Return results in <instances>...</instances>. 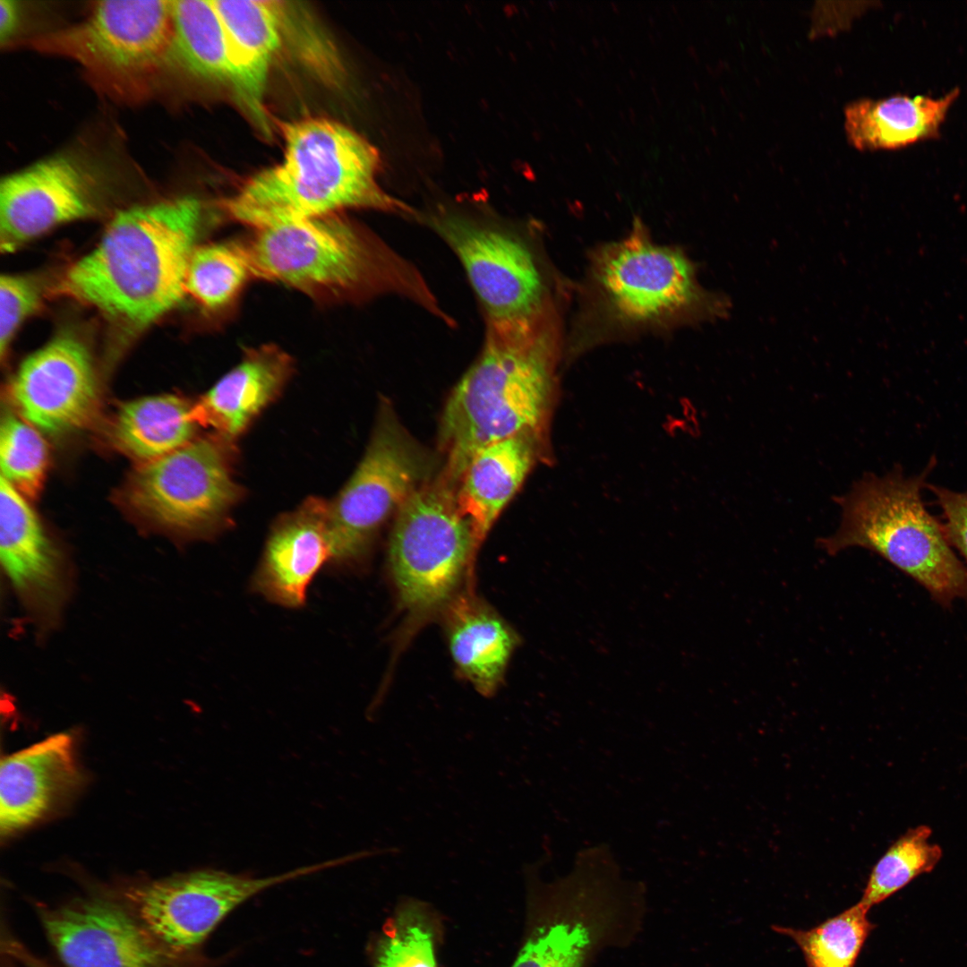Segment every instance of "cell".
<instances>
[{
	"label": "cell",
	"instance_id": "cell-3",
	"mask_svg": "<svg viewBox=\"0 0 967 967\" xmlns=\"http://www.w3.org/2000/svg\"><path fill=\"white\" fill-rule=\"evenodd\" d=\"M280 128L281 162L252 175L223 201L234 220L259 229L347 209L407 210L381 188L378 151L351 128L323 117Z\"/></svg>",
	"mask_w": 967,
	"mask_h": 967
},
{
	"label": "cell",
	"instance_id": "cell-20",
	"mask_svg": "<svg viewBox=\"0 0 967 967\" xmlns=\"http://www.w3.org/2000/svg\"><path fill=\"white\" fill-rule=\"evenodd\" d=\"M224 30L233 72L231 92L259 130L270 134L264 95L283 39L275 1L212 0Z\"/></svg>",
	"mask_w": 967,
	"mask_h": 967
},
{
	"label": "cell",
	"instance_id": "cell-14",
	"mask_svg": "<svg viewBox=\"0 0 967 967\" xmlns=\"http://www.w3.org/2000/svg\"><path fill=\"white\" fill-rule=\"evenodd\" d=\"M461 261L487 322L543 314V285L533 255L516 237L457 215L432 221Z\"/></svg>",
	"mask_w": 967,
	"mask_h": 967
},
{
	"label": "cell",
	"instance_id": "cell-13",
	"mask_svg": "<svg viewBox=\"0 0 967 967\" xmlns=\"http://www.w3.org/2000/svg\"><path fill=\"white\" fill-rule=\"evenodd\" d=\"M0 556L7 581L39 637L61 625L74 569L20 491L0 481Z\"/></svg>",
	"mask_w": 967,
	"mask_h": 967
},
{
	"label": "cell",
	"instance_id": "cell-18",
	"mask_svg": "<svg viewBox=\"0 0 967 967\" xmlns=\"http://www.w3.org/2000/svg\"><path fill=\"white\" fill-rule=\"evenodd\" d=\"M327 509L309 498L275 522L251 578L253 594L287 609L304 606L312 582L331 561Z\"/></svg>",
	"mask_w": 967,
	"mask_h": 967
},
{
	"label": "cell",
	"instance_id": "cell-11",
	"mask_svg": "<svg viewBox=\"0 0 967 967\" xmlns=\"http://www.w3.org/2000/svg\"><path fill=\"white\" fill-rule=\"evenodd\" d=\"M681 253L651 243L639 233L610 245L598 257L596 281L612 311L630 322H650L692 312L723 317L730 304L706 292Z\"/></svg>",
	"mask_w": 967,
	"mask_h": 967
},
{
	"label": "cell",
	"instance_id": "cell-23",
	"mask_svg": "<svg viewBox=\"0 0 967 967\" xmlns=\"http://www.w3.org/2000/svg\"><path fill=\"white\" fill-rule=\"evenodd\" d=\"M960 91L941 98L896 95L860 99L846 106L848 142L859 150H896L937 138Z\"/></svg>",
	"mask_w": 967,
	"mask_h": 967
},
{
	"label": "cell",
	"instance_id": "cell-4",
	"mask_svg": "<svg viewBox=\"0 0 967 967\" xmlns=\"http://www.w3.org/2000/svg\"><path fill=\"white\" fill-rule=\"evenodd\" d=\"M935 466L905 475L894 467L883 476L865 475L835 501L841 525L819 546L834 555L849 547L870 550L927 590L931 599L950 609L967 598V566L948 542L942 523L926 508L922 490Z\"/></svg>",
	"mask_w": 967,
	"mask_h": 967
},
{
	"label": "cell",
	"instance_id": "cell-29",
	"mask_svg": "<svg viewBox=\"0 0 967 967\" xmlns=\"http://www.w3.org/2000/svg\"><path fill=\"white\" fill-rule=\"evenodd\" d=\"M252 276L239 244H210L195 247L189 261L185 289L208 310L228 305Z\"/></svg>",
	"mask_w": 967,
	"mask_h": 967
},
{
	"label": "cell",
	"instance_id": "cell-6",
	"mask_svg": "<svg viewBox=\"0 0 967 967\" xmlns=\"http://www.w3.org/2000/svg\"><path fill=\"white\" fill-rule=\"evenodd\" d=\"M173 1H98L68 27L22 41L70 59L102 93L123 103L150 98L165 82Z\"/></svg>",
	"mask_w": 967,
	"mask_h": 967
},
{
	"label": "cell",
	"instance_id": "cell-12",
	"mask_svg": "<svg viewBox=\"0 0 967 967\" xmlns=\"http://www.w3.org/2000/svg\"><path fill=\"white\" fill-rule=\"evenodd\" d=\"M543 912L511 967H586L632 932L627 896L603 878L578 873L550 889Z\"/></svg>",
	"mask_w": 967,
	"mask_h": 967
},
{
	"label": "cell",
	"instance_id": "cell-34",
	"mask_svg": "<svg viewBox=\"0 0 967 967\" xmlns=\"http://www.w3.org/2000/svg\"><path fill=\"white\" fill-rule=\"evenodd\" d=\"M20 7L16 1L0 0V42L9 44L20 23Z\"/></svg>",
	"mask_w": 967,
	"mask_h": 967
},
{
	"label": "cell",
	"instance_id": "cell-26",
	"mask_svg": "<svg viewBox=\"0 0 967 967\" xmlns=\"http://www.w3.org/2000/svg\"><path fill=\"white\" fill-rule=\"evenodd\" d=\"M196 428L193 406L174 395L141 398L124 404L114 423L115 444L149 462L191 442Z\"/></svg>",
	"mask_w": 967,
	"mask_h": 967
},
{
	"label": "cell",
	"instance_id": "cell-1",
	"mask_svg": "<svg viewBox=\"0 0 967 967\" xmlns=\"http://www.w3.org/2000/svg\"><path fill=\"white\" fill-rule=\"evenodd\" d=\"M543 314L487 322L479 356L451 390L439 424L441 475L458 485L475 453L516 435L550 445L556 401L554 348Z\"/></svg>",
	"mask_w": 967,
	"mask_h": 967
},
{
	"label": "cell",
	"instance_id": "cell-8",
	"mask_svg": "<svg viewBox=\"0 0 967 967\" xmlns=\"http://www.w3.org/2000/svg\"><path fill=\"white\" fill-rule=\"evenodd\" d=\"M479 543L457 486L439 471L394 517L389 563L403 607L421 615L448 602Z\"/></svg>",
	"mask_w": 967,
	"mask_h": 967
},
{
	"label": "cell",
	"instance_id": "cell-33",
	"mask_svg": "<svg viewBox=\"0 0 967 967\" xmlns=\"http://www.w3.org/2000/svg\"><path fill=\"white\" fill-rule=\"evenodd\" d=\"M941 509L945 535L954 550L967 562V490L953 491L935 484H927Z\"/></svg>",
	"mask_w": 967,
	"mask_h": 967
},
{
	"label": "cell",
	"instance_id": "cell-31",
	"mask_svg": "<svg viewBox=\"0 0 967 967\" xmlns=\"http://www.w3.org/2000/svg\"><path fill=\"white\" fill-rule=\"evenodd\" d=\"M401 912L376 948L373 967H438L433 930L421 912Z\"/></svg>",
	"mask_w": 967,
	"mask_h": 967
},
{
	"label": "cell",
	"instance_id": "cell-2",
	"mask_svg": "<svg viewBox=\"0 0 967 967\" xmlns=\"http://www.w3.org/2000/svg\"><path fill=\"white\" fill-rule=\"evenodd\" d=\"M201 205L181 196L119 211L59 290L111 319L144 327L175 306L195 249Z\"/></svg>",
	"mask_w": 967,
	"mask_h": 967
},
{
	"label": "cell",
	"instance_id": "cell-35",
	"mask_svg": "<svg viewBox=\"0 0 967 967\" xmlns=\"http://www.w3.org/2000/svg\"><path fill=\"white\" fill-rule=\"evenodd\" d=\"M7 950L25 967H51L37 956L33 955L17 942H10L7 946Z\"/></svg>",
	"mask_w": 967,
	"mask_h": 967
},
{
	"label": "cell",
	"instance_id": "cell-7",
	"mask_svg": "<svg viewBox=\"0 0 967 967\" xmlns=\"http://www.w3.org/2000/svg\"><path fill=\"white\" fill-rule=\"evenodd\" d=\"M434 458L405 428L392 405L381 401L372 436L351 478L328 503L330 567H355L384 523L439 471Z\"/></svg>",
	"mask_w": 967,
	"mask_h": 967
},
{
	"label": "cell",
	"instance_id": "cell-32",
	"mask_svg": "<svg viewBox=\"0 0 967 967\" xmlns=\"http://www.w3.org/2000/svg\"><path fill=\"white\" fill-rule=\"evenodd\" d=\"M39 290L36 283L21 275L0 278V354L4 357L20 324L38 306Z\"/></svg>",
	"mask_w": 967,
	"mask_h": 967
},
{
	"label": "cell",
	"instance_id": "cell-16",
	"mask_svg": "<svg viewBox=\"0 0 967 967\" xmlns=\"http://www.w3.org/2000/svg\"><path fill=\"white\" fill-rule=\"evenodd\" d=\"M24 417L53 434L86 426L98 405L91 356L77 337L63 333L30 355L11 384Z\"/></svg>",
	"mask_w": 967,
	"mask_h": 967
},
{
	"label": "cell",
	"instance_id": "cell-27",
	"mask_svg": "<svg viewBox=\"0 0 967 967\" xmlns=\"http://www.w3.org/2000/svg\"><path fill=\"white\" fill-rule=\"evenodd\" d=\"M869 911L858 902L809 929L780 925L772 928L797 945L807 967H855L875 927Z\"/></svg>",
	"mask_w": 967,
	"mask_h": 967
},
{
	"label": "cell",
	"instance_id": "cell-21",
	"mask_svg": "<svg viewBox=\"0 0 967 967\" xmlns=\"http://www.w3.org/2000/svg\"><path fill=\"white\" fill-rule=\"evenodd\" d=\"M549 446L516 435L487 444L472 457L458 484L457 501L479 543L535 464L550 458Z\"/></svg>",
	"mask_w": 967,
	"mask_h": 967
},
{
	"label": "cell",
	"instance_id": "cell-9",
	"mask_svg": "<svg viewBox=\"0 0 967 967\" xmlns=\"http://www.w3.org/2000/svg\"><path fill=\"white\" fill-rule=\"evenodd\" d=\"M238 496L226 452L212 439L191 441L145 462L125 489V500L137 515L185 538L215 534Z\"/></svg>",
	"mask_w": 967,
	"mask_h": 967
},
{
	"label": "cell",
	"instance_id": "cell-5",
	"mask_svg": "<svg viewBox=\"0 0 967 967\" xmlns=\"http://www.w3.org/2000/svg\"><path fill=\"white\" fill-rule=\"evenodd\" d=\"M240 246L252 276L291 287L316 301H354L407 287L394 256L339 213L255 229Z\"/></svg>",
	"mask_w": 967,
	"mask_h": 967
},
{
	"label": "cell",
	"instance_id": "cell-17",
	"mask_svg": "<svg viewBox=\"0 0 967 967\" xmlns=\"http://www.w3.org/2000/svg\"><path fill=\"white\" fill-rule=\"evenodd\" d=\"M41 919L67 967H167L173 956L140 921L108 902L43 910Z\"/></svg>",
	"mask_w": 967,
	"mask_h": 967
},
{
	"label": "cell",
	"instance_id": "cell-15",
	"mask_svg": "<svg viewBox=\"0 0 967 967\" xmlns=\"http://www.w3.org/2000/svg\"><path fill=\"white\" fill-rule=\"evenodd\" d=\"M99 178L72 153L44 158L0 184V249L14 252L64 223L95 213Z\"/></svg>",
	"mask_w": 967,
	"mask_h": 967
},
{
	"label": "cell",
	"instance_id": "cell-10",
	"mask_svg": "<svg viewBox=\"0 0 967 967\" xmlns=\"http://www.w3.org/2000/svg\"><path fill=\"white\" fill-rule=\"evenodd\" d=\"M338 859L278 875L252 877L205 869L132 889L140 922L173 956L194 953L235 908L275 886L338 866Z\"/></svg>",
	"mask_w": 967,
	"mask_h": 967
},
{
	"label": "cell",
	"instance_id": "cell-25",
	"mask_svg": "<svg viewBox=\"0 0 967 967\" xmlns=\"http://www.w3.org/2000/svg\"><path fill=\"white\" fill-rule=\"evenodd\" d=\"M223 84L231 90L233 72L227 40L212 0L173 1V34L166 78Z\"/></svg>",
	"mask_w": 967,
	"mask_h": 967
},
{
	"label": "cell",
	"instance_id": "cell-30",
	"mask_svg": "<svg viewBox=\"0 0 967 967\" xmlns=\"http://www.w3.org/2000/svg\"><path fill=\"white\" fill-rule=\"evenodd\" d=\"M46 444L37 431L9 412L2 415V476L23 493L35 496L47 467Z\"/></svg>",
	"mask_w": 967,
	"mask_h": 967
},
{
	"label": "cell",
	"instance_id": "cell-22",
	"mask_svg": "<svg viewBox=\"0 0 967 967\" xmlns=\"http://www.w3.org/2000/svg\"><path fill=\"white\" fill-rule=\"evenodd\" d=\"M292 370V358L275 345L249 349L193 406L196 424L237 436L279 393Z\"/></svg>",
	"mask_w": 967,
	"mask_h": 967
},
{
	"label": "cell",
	"instance_id": "cell-19",
	"mask_svg": "<svg viewBox=\"0 0 967 967\" xmlns=\"http://www.w3.org/2000/svg\"><path fill=\"white\" fill-rule=\"evenodd\" d=\"M79 781L69 733L52 735L2 759L0 831L8 835L41 817Z\"/></svg>",
	"mask_w": 967,
	"mask_h": 967
},
{
	"label": "cell",
	"instance_id": "cell-28",
	"mask_svg": "<svg viewBox=\"0 0 967 967\" xmlns=\"http://www.w3.org/2000/svg\"><path fill=\"white\" fill-rule=\"evenodd\" d=\"M931 834L929 826L921 825L897 839L873 867L859 902L870 910L930 872L942 857L940 846L928 841Z\"/></svg>",
	"mask_w": 967,
	"mask_h": 967
},
{
	"label": "cell",
	"instance_id": "cell-24",
	"mask_svg": "<svg viewBox=\"0 0 967 967\" xmlns=\"http://www.w3.org/2000/svg\"><path fill=\"white\" fill-rule=\"evenodd\" d=\"M447 633L458 672L484 696L499 687L518 645L513 629L486 604L461 597L450 605Z\"/></svg>",
	"mask_w": 967,
	"mask_h": 967
}]
</instances>
